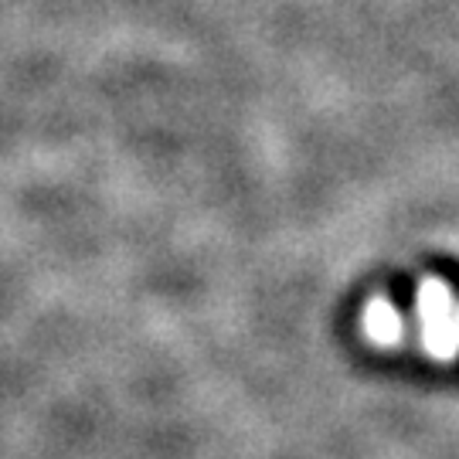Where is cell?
Segmentation results:
<instances>
[{
    "mask_svg": "<svg viewBox=\"0 0 459 459\" xmlns=\"http://www.w3.org/2000/svg\"><path fill=\"white\" fill-rule=\"evenodd\" d=\"M419 330H422V347L429 351L432 361H456L459 358V320L453 290L443 279H426L419 286Z\"/></svg>",
    "mask_w": 459,
    "mask_h": 459,
    "instance_id": "obj_1",
    "label": "cell"
},
{
    "mask_svg": "<svg viewBox=\"0 0 459 459\" xmlns=\"http://www.w3.org/2000/svg\"><path fill=\"white\" fill-rule=\"evenodd\" d=\"M361 327L364 337L377 347H394L402 337H405V327H402V313L394 310L385 296H375L361 313Z\"/></svg>",
    "mask_w": 459,
    "mask_h": 459,
    "instance_id": "obj_2",
    "label": "cell"
}]
</instances>
